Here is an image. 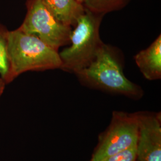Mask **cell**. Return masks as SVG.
I'll return each mask as SVG.
<instances>
[{
    "label": "cell",
    "instance_id": "8fae6325",
    "mask_svg": "<svg viewBox=\"0 0 161 161\" xmlns=\"http://www.w3.org/2000/svg\"><path fill=\"white\" fill-rule=\"evenodd\" d=\"M137 145L111 156L103 161H136Z\"/></svg>",
    "mask_w": 161,
    "mask_h": 161
},
{
    "label": "cell",
    "instance_id": "7c38bea8",
    "mask_svg": "<svg viewBox=\"0 0 161 161\" xmlns=\"http://www.w3.org/2000/svg\"><path fill=\"white\" fill-rule=\"evenodd\" d=\"M6 86L7 85H6L5 82L3 80V79L0 77V100L5 91Z\"/></svg>",
    "mask_w": 161,
    "mask_h": 161
},
{
    "label": "cell",
    "instance_id": "5b68a950",
    "mask_svg": "<svg viewBox=\"0 0 161 161\" xmlns=\"http://www.w3.org/2000/svg\"><path fill=\"white\" fill-rule=\"evenodd\" d=\"M138 125L137 113L116 111L91 161H103L108 158L137 145Z\"/></svg>",
    "mask_w": 161,
    "mask_h": 161
},
{
    "label": "cell",
    "instance_id": "52a82bcc",
    "mask_svg": "<svg viewBox=\"0 0 161 161\" xmlns=\"http://www.w3.org/2000/svg\"><path fill=\"white\" fill-rule=\"evenodd\" d=\"M134 61L144 78L149 80L161 79V35L149 46L134 56Z\"/></svg>",
    "mask_w": 161,
    "mask_h": 161
},
{
    "label": "cell",
    "instance_id": "8992f818",
    "mask_svg": "<svg viewBox=\"0 0 161 161\" xmlns=\"http://www.w3.org/2000/svg\"><path fill=\"white\" fill-rule=\"evenodd\" d=\"M138 161H161V126L158 114L137 113Z\"/></svg>",
    "mask_w": 161,
    "mask_h": 161
},
{
    "label": "cell",
    "instance_id": "ba28073f",
    "mask_svg": "<svg viewBox=\"0 0 161 161\" xmlns=\"http://www.w3.org/2000/svg\"><path fill=\"white\" fill-rule=\"evenodd\" d=\"M41 1L58 21L70 26H75L85 11L84 6L76 0Z\"/></svg>",
    "mask_w": 161,
    "mask_h": 161
},
{
    "label": "cell",
    "instance_id": "3957f363",
    "mask_svg": "<svg viewBox=\"0 0 161 161\" xmlns=\"http://www.w3.org/2000/svg\"><path fill=\"white\" fill-rule=\"evenodd\" d=\"M104 14L85 11L72 31L70 46L59 52L60 69L75 74L89 66L96 58L104 42L100 38V28Z\"/></svg>",
    "mask_w": 161,
    "mask_h": 161
},
{
    "label": "cell",
    "instance_id": "277c9868",
    "mask_svg": "<svg viewBox=\"0 0 161 161\" xmlns=\"http://www.w3.org/2000/svg\"><path fill=\"white\" fill-rule=\"evenodd\" d=\"M27 13L18 28L33 35L58 52L70 43L71 26L58 21L41 0H28Z\"/></svg>",
    "mask_w": 161,
    "mask_h": 161
},
{
    "label": "cell",
    "instance_id": "4fadbf2b",
    "mask_svg": "<svg viewBox=\"0 0 161 161\" xmlns=\"http://www.w3.org/2000/svg\"><path fill=\"white\" fill-rule=\"evenodd\" d=\"M76 1H78L79 3H80L83 4V1H84V0H76Z\"/></svg>",
    "mask_w": 161,
    "mask_h": 161
},
{
    "label": "cell",
    "instance_id": "30bf717a",
    "mask_svg": "<svg viewBox=\"0 0 161 161\" xmlns=\"http://www.w3.org/2000/svg\"><path fill=\"white\" fill-rule=\"evenodd\" d=\"M130 0H84L83 6L91 12L105 15L121 10Z\"/></svg>",
    "mask_w": 161,
    "mask_h": 161
},
{
    "label": "cell",
    "instance_id": "7a4b0ae2",
    "mask_svg": "<svg viewBox=\"0 0 161 161\" xmlns=\"http://www.w3.org/2000/svg\"><path fill=\"white\" fill-rule=\"evenodd\" d=\"M8 54L12 82L28 71L60 69L62 66L58 51L19 28L9 32Z\"/></svg>",
    "mask_w": 161,
    "mask_h": 161
},
{
    "label": "cell",
    "instance_id": "9c48e42d",
    "mask_svg": "<svg viewBox=\"0 0 161 161\" xmlns=\"http://www.w3.org/2000/svg\"><path fill=\"white\" fill-rule=\"evenodd\" d=\"M9 32L6 26L0 23V77L6 85L12 82L8 54Z\"/></svg>",
    "mask_w": 161,
    "mask_h": 161
},
{
    "label": "cell",
    "instance_id": "6da1fadb",
    "mask_svg": "<svg viewBox=\"0 0 161 161\" xmlns=\"http://www.w3.org/2000/svg\"><path fill=\"white\" fill-rule=\"evenodd\" d=\"M123 69L124 58L121 50L103 43L90 64L74 74L86 86L135 99L140 98L143 94L142 88L129 80Z\"/></svg>",
    "mask_w": 161,
    "mask_h": 161
}]
</instances>
